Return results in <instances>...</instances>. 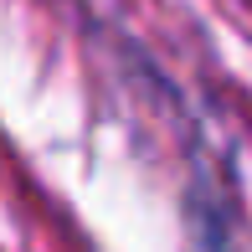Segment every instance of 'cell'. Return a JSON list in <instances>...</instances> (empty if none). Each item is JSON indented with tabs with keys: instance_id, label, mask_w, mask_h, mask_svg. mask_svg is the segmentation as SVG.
<instances>
[]
</instances>
